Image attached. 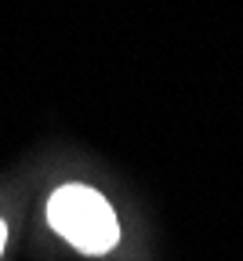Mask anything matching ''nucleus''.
Listing matches in <instances>:
<instances>
[{
	"mask_svg": "<svg viewBox=\"0 0 243 261\" xmlns=\"http://www.w3.org/2000/svg\"><path fill=\"white\" fill-rule=\"evenodd\" d=\"M47 225L84 254H106L120 240V225L106 196L87 185H62L47 200Z\"/></svg>",
	"mask_w": 243,
	"mask_h": 261,
	"instance_id": "obj_1",
	"label": "nucleus"
},
{
	"mask_svg": "<svg viewBox=\"0 0 243 261\" xmlns=\"http://www.w3.org/2000/svg\"><path fill=\"white\" fill-rule=\"evenodd\" d=\"M4 240H8V228H4V221H0V250H4Z\"/></svg>",
	"mask_w": 243,
	"mask_h": 261,
	"instance_id": "obj_2",
	"label": "nucleus"
}]
</instances>
